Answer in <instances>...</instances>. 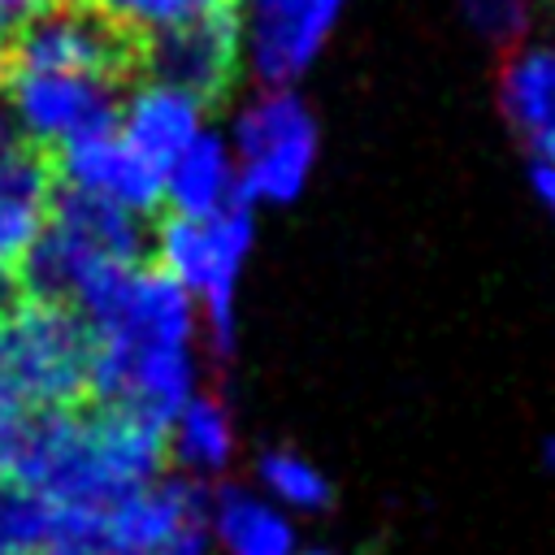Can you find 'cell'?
Instances as JSON below:
<instances>
[{"label": "cell", "mask_w": 555, "mask_h": 555, "mask_svg": "<svg viewBox=\"0 0 555 555\" xmlns=\"http://www.w3.org/2000/svg\"><path fill=\"white\" fill-rule=\"evenodd\" d=\"M208 516L225 555H295V529L264 494L221 486L208 503Z\"/></svg>", "instance_id": "2e32d148"}, {"label": "cell", "mask_w": 555, "mask_h": 555, "mask_svg": "<svg viewBox=\"0 0 555 555\" xmlns=\"http://www.w3.org/2000/svg\"><path fill=\"white\" fill-rule=\"evenodd\" d=\"M529 186H533V195H538V204L555 217V165H546V160H533V169H529Z\"/></svg>", "instance_id": "cb8c5ba5"}, {"label": "cell", "mask_w": 555, "mask_h": 555, "mask_svg": "<svg viewBox=\"0 0 555 555\" xmlns=\"http://www.w3.org/2000/svg\"><path fill=\"white\" fill-rule=\"evenodd\" d=\"M4 321H9V304H4V295H0V338H4Z\"/></svg>", "instance_id": "4316f807"}, {"label": "cell", "mask_w": 555, "mask_h": 555, "mask_svg": "<svg viewBox=\"0 0 555 555\" xmlns=\"http://www.w3.org/2000/svg\"><path fill=\"white\" fill-rule=\"evenodd\" d=\"M117 82L56 69H22L9 65L4 78V117L13 134L35 147H74L78 139L117 126Z\"/></svg>", "instance_id": "ba28073f"}, {"label": "cell", "mask_w": 555, "mask_h": 555, "mask_svg": "<svg viewBox=\"0 0 555 555\" xmlns=\"http://www.w3.org/2000/svg\"><path fill=\"white\" fill-rule=\"evenodd\" d=\"M347 0H234L238 65L256 87H299L343 26Z\"/></svg>", "instance_id": "52a82bcc"}, {"label": "cell", "mask_w": 555, "mask_h": 555, "mask_svg": "<svg viewBox=\"0 0 555 555\" xmlns=\"http://www.w3.org/2000/svg\"><path fill=\"white\" fill-rule=\"evenodd\" d=\"M56 208L52 173L22 147L0 152V278L26 273Z\"/></svg>", "instance_id": "4fadbf2b"}, {"label": "cell", "mask_w": 555, "mask_h": 555, "mask_svg": "<svg viewBox=\"0 0 555 555\" xmlns=\"http://www.w3.org/2000/svg\"><path fill=\"white\" fill-rule=\"evenodd\" d=\"M30 408H22L4 386H0V481H9L17 473V460L26 451V438H30Z\"/></svg>", "instance_id": "7402d4cb"}, {"label": "cell", "mask_w": 555, "mask_h": 555, "mask_svg": "<svg viewBox=\"0 0 555 555\" xmlns=\"http://www.w3.org/2000/svg\"><path fill=\"white\" fill-rule=\"evenodd\" d=\"M0 555H4V551H0Z\"/></svg>", "instance_id": "f1b7e54d"}, {"label": "cell", "mask_w": 555, "mask_h": 555, "mask_svg": "<svg viewBox=\"0 0 555 555\" xmlns=\"http://www.w3.org/2000/svg\"><path fill=\"white\" fill-rule=\"evenodd\" d=\"M9 65L87 74V78H113L117 82L121 35L108 26V17H100L82 4H48L17 30Z\"/></svg>", "instance_id": "30bf717a"}, {"label": "cell", "mask_w": 555, "mask_h": 555, "mask_svg": "<svg viewBox=\"0 0 555 555\" xmlns=\"http://www.w3.org/2000/svg\"><path fill=\"white\" fill-rule=\"evenodd\" d=\"M61 507L35 494L22 481H0V551L4 555H43Z\"/></svg>", "instance_id": "d6986e66"}, {"label": "cell", "mask_w": 555, "mask_h": 555, "mask_svg": "<svg viewBox=\"0 0 555 555\" xmlns=\"http://www.w3.org/2000/svg\"><path fill=\"white\" fill-rule=\"evenodd\" d=\"M234 0H104V17L117 35H134V39H169L182 35L191 26H208L230 17Z\"/></svg>", "instance_id": "ac0fdd59"}, {"label": "cell", "mask_w": 555, "mask_h": 555, "mask_svg": "<svg viewBox=\"0 0 555 555\" xmlns=\"http://www.w3.org/2000/svg\"><path fill=\"white\" fill-rule=\"evenodd\" d=\"M0 386L30 412H65L91 390L87 321L56 299H26L9 308L0 338Z\"/></svg>", "instance_id": "8992f818"}, {"label": "cell", "mask_w": 555, "mask_h": 555, "mask_svg": "<svg viewBox=\"0 0 555 555\" xmlns=\"http://www.w3.org/2000/svg\"><path fill=\"white\" fill-rule=\"evenodd\" d=\"M9 139H13V126H9V117H4V104H0V152H4V147H13Z\"/></svg>", "instance_id": "484cf974"}, {"label": "cell", "mask_w": 555, "mask_h": 555, "mask_svg": "<svg viewBox=\"0 0 555 555\" xmlns=\"http://www.w3.org/2000/svg\"><path fill=\"white\" fill-rule=\"evenodd\" d=\"M39 9H48V0H0V30H22Z\"/></svg>", "instance_id": "603a6c76"}, {"label": "cell", "mask_w": 555, "mask_h": 555, "mask_svg": "<svg viewBox=\"0 0 555 555\" xmlns=\"http://www.w3.org/2000/svg\"><path fill=\"white\" fill-rule=\"evenodd\" d=\"M169 455L186 473H199V477L221 473L234 455V421L225 403L212 395L186 399V408L169 421Z\"/></svg>", "instance_id": "e0dca14e"}, {"label": "cell", "mask_w": 555, "mask_h": 555, "mask_svg": "<svg viewBox=\"0 0 555 555\" xmlns=\"http://www.w3.org/2000/svg\"><path fill=\"white\" fill-rule=\"evenodd\" d=\"M117 130L156 165L165 169L173 156H182L195 139H204L208 126V100L160 82V78H143L134 82L121 100H117Z\"/></svg>", "instance_id": "8fae6325"}, {"label": "cell", "mask_w": 555, "mask_h": 555, "mask_svg": "<svg viewBox=\"0 0 555 555\" xmlns=\"http://www.w3.org/2000/svg\"><path fill=\"white\" fill-rule=\"evenodd\" d=\"M74 312L91 334V395L169 429L195 399L199 373L204 321L191 295L160 269L139 264Z\"/></svg>", "instance_id": "6da1fadb"}, {"label": "cell", "mask_w": 555, "mask_h": 555, "mask_svg": "<svg viewBox=\"0 0 555 555\" xmlns=\"http://www.w3.org/2000/svg\"><path fill=\"white\" fill-rule=\"evenodd\" d=\"M308 555H325V551H308Z\"/></svg>", "instance_id": "83f0119b"}, {"label": "cell", "mask_w": 555, "mask_h": 555, "mask_svg": "<svg viewBox=\"0 0 555 555\" xmlns=\"http://www.w3.org/2000/svg\"><path fill=\"white\" fill-rule=\"evenodd\" d=\"M156 555H208L204 551V533H199V525L195 529H186L182 538H173L165 551H156Z\"/></svg>", "instance_id": "d4e9b609"}, {"label": "cell", "mask_w": 555, "mask_h": 555, "mask_svg": "<svg viewBox=\"0 0 555 555\" xmlns=\"http://www.w3.org/2000/svg\"><path fill=\"white\" fill-rule=\"evenodd\" d=\"M221 134L247 208H282L308 191L321 156V126L299 87H251Z\"/></svg>", "instance_id": "3957f363"}, {"label": "cell", "mask_w": 555, "mask_h": 555, "mask_svg": "<svg viewBox=\"0 0 555 555\" xmlns=\"http://www.w3.org/2000/svg\"><path fill=\"white\" fill-rule=\"evenodd\" d=\"M61 178L65 195H78L87 204L139 217L160 208V169L117 130H95L61 152Z\"/></svg>", "instance_id": "9c48e42d"}, {"label": "cell", "mask_w": 555, "mask_h": 555, "mask_svg": "<svg viewBox=\"0 0 555 555\" xmlns=\"http://www.w3.org/2000/svg\"><path fill=\"white\" fill-rule=\"evenodd\" d=\"M234 69H243V65H238V43H234L230 17L147 43V74L160 82H173L199 100L225 91Z\"/></svg>", "instance_id": "5bb4252c"}, {"label": "cell", "mask_w": 555, "mask_h": 555, "mask_svg": "<svg viewBox=\"0 0 555 555\" xmlns=\"http://www.w3.org/2000/svg\"><path fill=\"white\" fill-rule=\"evenodd\" d=\"M160 204H169V217H208L243 204L238 169L221 130H208L160 169Z\"/></svg>", "instance_id": "9a60e30c"}, {"label": "cell", "mask_w": 555, "mask_h": 555, "mask_svg": "<svg viewBox=\"0 0 555 555\" xmlns=\"http://www.w3.org/2000/svg\"><path fill=\"white\" fill-rule=\"evenodd\" d=\"M139 251H143L139 217L65 195L52 208V221L26 264V278L39 299L82 308L121 273L139 269Z\"/></svg>", "instance_id": "277c9868"}, {"label": "cell", "mask_w": 555, "mask_h": 555, "mask_svg": "<svg viewBox=\"0 0 555 555\" xmlns=\"http://www.w3.org/2000/svg\"><path fill=\"white\" fill-rule=\"evenodd\" d=\"M256 477H260L264 494L278 499L282 507H295V512H321V507H330V481L299 451H286V447L264 451L256 460Z\"/></svg>", "instance_id": "ffe728a7"}, {"label": "cell", "mask_w": 555, "mask_h": 555, "mask_svg": "<svg viewBox=\"0 0 555 555\" xmlns=\"http://www.w3.org/2000/svg\"><path fill=\"white\" fill-rule=\"evenodd\" d=\"M460 13L473 35L499 48H520L533 26V0H460Z\"/></svg>", "instance_id": "44dd1931"}, {"label": "cell", "mask_w": 555, "mask_h": 555, "mask_svg": "<svg viewBox=\"0 0 555 555\" xmlns=\"http://www.w3.org/2000/svg\"><path fill=\"white\" fill-rule=\"evenodd\" d=\"M499 108L507 126L533 147L538 160L555 165V43L525 39L499 69Z\"/></svg>", "instance_id": "7c38bea8"}, {"label": "cell", "mask_w": 555, "mask_h": 555, "mask_svg": "<svg viewBox=\"0 0 555 555\" xmlns=\"http://www.w3.org/2000/svg\"><path fill=\"white\" fill-rule=\"evenodd\" d=\"M165 455L169 429L139 412L104 403L95 412L65 408L35 416L13 481L30 486L56 507L91 512L160 481Z\"/></svg>", "instance_id": "7a4b0ae2"}, {"label": "cell", "mask_w": 555, "mask_h": 555, "mask_svg": "<svg viewBox=\"0 0 555 555\" xmlns=\"http://www.w3.org/2000/svg\"><path fill=\"white\" fill-rule=\"evenodd\" d=\"M256 247V217L247 204L208 217H169L156 234V269L191 295L208 343L221 351L238 321V282Z\"/></svg>", "instance_id": "5b68a950"}]
</instances>
